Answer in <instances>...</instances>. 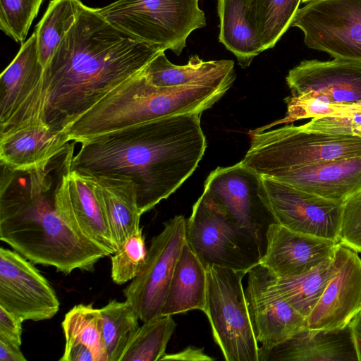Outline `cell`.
Here are the masks:
<instances>
[{
	"label": "cell",
	"instance_id": "obj_1",
	"mask_svg": "<svg viewBox=\"0 0 361 361\" xmlns=\"http://www.w3.org/2000/svg\"><path fill=\"white\" fill-rule=\"evenodd\" d=\"M161 51L84 4L44 68L45 123L63 132L111 91L142 73Z\"/></svg>",
	"mask_w": 361,
	"mask_h": 361
},
{
	"label": "cell",
	"instance_id": "obj_2",
	"mask_svg": "<svg viewBox=\"0 0 361 361\" xmlns=\"http://www.w3.org/2000/svg\"><path fill=\"white\" fill-rule=\"evenodd\" d=\"M201 114L164 117L80 143L68 168L132 180L142 215L168 198L197 167L207 147Z\"/></svg>",
	"mask_w": 361,
	"mask_h": 361
},
{
	"label": "cell",
	"instance_id": "obj_3",
	"mask_svg": "<svg viewBox=\"0 0 361 361\" xmlns=\"http://www.w3.org/2000/svg\"><path fill=\"white\" fill-rule=\"evenodd\" d=\"M48 166L18 171L1 165L0 238L33 264L66 275L92 271L108 255L57 214Z\"/></svg>",
	"mask_w": 361,
	"mask_h": 361
},
{
	"label": "cell",
	"instance_id": "obj_4",
	"mask_svg": "<svg viewBox=\"0 0 361 361\" xmlns=\"http://www.w3.org/2000/svg\"><path fill=\"white\" fill-rule=\"evenodd\" d=\"M228 90L198 85L159 87L150 84L140 73L75 119L68 131L72 140L82 143L164 117L202 114Z\"/></svg>",
	"mask_w": 361,
	"mask_h": 361
},
{
	"label": "cell",
	"instance_id": "obj_5",
	"mask_svg": "<svg viewBox=\"0 0 361 361\" xmlns=\"http://www.w3.org/2000/svg\"><path fill=\"white\" fill-rule=\"evenodd\" d=\"M250 134V145L240 162L270 178L324 161L361 156V137L310 130L302 126L255 129Z\"/></svg>",
	"mask_w": 361,
	"mask_h": 361
},
{
	"label": "cell",
	"instance_id": "obj_6",
	"mask_svg": "<svg viewBox=\"0 0 361 361\" xmlns=\"http://www.w3.org/2000/svg\"><path fill=\"white\" fill-rule=\"evenodd\" d=\"M200 0H117L97 12L110 24L165 51L180 55L194 30L206 26Z\"/></svg>",
	"mask_w": 361,
	"mask_h": 361
},
{
	"label": "cell",
	"instance_id": "obj_7",
	"mask_svg": "<svg viewBox=\"0 0 361 361\" xmlns=\"http://www.w3.org/2000/svg\"><path fill=\"white\" fill-rule=\"evenodd\" d=\"M207 315L214 341L226 361H259V347L248 310L245 272L207 266Z\"/></svg>",
	"mask_w": 361,
	"mask_h": 361
},
{
	"label": "cell",
	"instance_id": "obj_8",
	"mask_svg": "<svg viewBox=\"0 0 361 361\" xmlns=\"http://www.w3.org/2000/svg\"><path fill=\"white\" fill-rule=\"evenodd\" d=\"M185 239L203 264L247 272L264 249L203 192L186 220Z\"/></svg>",
	"mask_w": 361,
	"mask_h": 361
},
{
	"label": "cell",
	"instance_id": "obj_9",
	"mask_svg": "<svg viewBox=\"0 0 361 361\" xmlns=\"http://www.w3.org/2000/svg\"><path fill=\"white\" fill-rule=\"evenodd\" d=\"M290 27L310 49L361 63V0H319L299 8Z\"/></svg>",
	"mask_w": 361,
	"mask_h": 361
},
{
	"label": "cell",
	"instance_id": "obj_10",
	"mask_svg": "<svg viewBox=\"0 0 361 361\" xmlns=\"http://www.w3.org/2000/svg\"><path fill=\"white\" fill-rule=\"evenodd\" d=\"M43 72L34 32L21 44L0 76V135L27 126L47 125Z\"/></svg>",
	"mask_w": 361,
	"mask_h": 361
},
{
	"label": "cell",
	"instance_id": "obj_11",
	"mask_svg": "<svg viewBox=\"0 0 361 361\" xmlns=\"http://www.w3.org/2000/svg\"><path fill=\"white\" fill-rule=\"evenodd\" d=\"M204 192L265 248V234L275 222L262 176L239 163L217 167L204 182Z\"/></svg>",
	"mask_w": 361,
	"mask_h": 361
},
{
	"label": "cell",
	"instance_id": "obj_12",
	"mask_svg": "<svg viewBox=\"0 0 361 361\" xmlns=\"http://www.w3.org/2000/svg\"><path fill=\"white\" fill-rule=\"evenodd\" d=\"M186 219L176 215L151 240L145 262L124 289L126 300L146 322L161 316V309L181 248L185 242Z\"/></svg>",
	"mask_w": 361,
	"mask_h": 361
},
{
	"label": "cell",
	"instance_id": "obj_13",
	"mask_svg": "<svg viewBox=\"0 0 361 361\" xmlns=\"http://www.w3.org/2000/svg\"><path fill=\"white\" fill-rule=\"evenodd\" d=\"M0 306L23 321L51 319L60 302L39 270L15 250L0 248Z\"/></svg>",
	"mask_w": 361,
	"mask_h": 361
},
{
	"label": "cell",
	"instance_id": "obj_14",
	"mask_svg": "<svg viewBox=\"0 0 361 361\" xmlns=\"http://www.w3.org/2000/svg\"><path fill=\"white\" fill-rule=\"evenodd\" d=\"M275 222L338 243L342 204L262 176Z\"/></svg>",
	"mask_w": 361,
	"mask_h": 361
},
{
	"label": "cell",
	"instance_id": "obj_15",
	"mask_svg": "<svg viewBox=\"0 0 361 361\" xmlns=\"http://www.w3.org/2000/svg\"><path fill=\"white\" fill-rule=\"evenodd\" d=\"M73 145L65 157L64 173L54 191V207L59 216L78 234L113 255L117 247L94 192L90 176L68 168Z\"/></svg>",
	"mask_w": 361,
	"mask_h": 361
},
{
	"label": "cell",
	"instance_id": "obj_16",
	"mask_svg": "<svg viewBox=\"0 0 361 361\" xmlns=\"http://www.w3.org/2000/svg\"><path fill=\"white\" fill-rule=\"evenodd\" d=\"M245 289L257 340L268 349L307 328L301 315L274 290L267 269L257 264L247 272Z\"/></svg>",
	"mask_w": 361,
	"mask_h": 361
},
{
	"label": "cell",
	"instance_id": "obj_17",
	"mask_svg": "<svg viewBox=\"0 0 361 361\" xmlns=\"http://www.w3.org/2000/svg\"><path fill=\"white\" fill-rule=\"evenodd\" d=\"M334 259L337 271L307 318L310 330L342 328L361 310V259L339 243Z\"/></svg>",
	"mask_w": 361,
	"mask_h": 361
},
{
	"label": "cell",
	"instance_id": "obj_18",
	"mask_svg": "<svg viewBox=\"0 0 361 361\" xmlns=\"http://www.w3.org/2000/svg\"><path fill=\"white\" fill-rule=\"evenodd\" d=\"M338 243L273 222L266 231L265 248L259 264L276 278L295 277L332 258Z\"/></svg>",
	"mask_w": 361,
	"mask_h": 361
},
{
	"label": "cell",
	"instance_id": "obj_19",
	"mask_svg": "<svg viewBox=\"0 0 361 361\" xmlns=\"http://www.w3.org/2000/svg\"><path fill=\"white\" fill-rule=\"evenodd\" d=\"M286 80L292 95L314 92L342 104H361V63L334 59L304 60Z\"/></svg>",
	"mask_w": 361,
	"mask_h": 361
},
{
	"label": "cell",
	"instance_id": "obj_20",
	"mask_svg": "<svg viewBox=\"0 0 361 361\" xmlns=\"http://www.w3.org/2000/svg\"><path fill=\"white\" fill-rule=\"evenodd\" d=\"M358 361L350 323L342 328L298 332L276 345L259 348V361Z\"/></svg>",
	"mask_w": 361,
	"mask_h": 361
},
{
	"label": "cell",
	"instance_id": "obj_21",
	"mask_svg": "<svg viewBox=\"0 0 361 361\" xmlns=\"http://www.w3.org/2000/svg\"><path fill=\"white\" fill-rule=\"evenodd\" d=\"M272 179L343 204L361 190V156L319 162L279 173Z\"/></svg>",
	"mask_w": 361,
	"mask_h": 361
},
{
	"label": "cell",
	"instance_id": "obj_22",
	"mask_svg": "<svg viewBox=\"0 0 361 361\" xmlns=\"http://www.w3.org/2000/svg\"><path fill=\"white\" fill-rule=\"evenodd\" d=\"M66 133L48 125L27 126L0 135V164L13 171L47 167L69 146Z\"/></svg>",
	"mask_w": 361,
	"mask_h": 361
},
{
	"label": "cell",
	"instance_id": "obj_23",
	"mask_svg": "<svg viewBox=\"0 0 361 361\" xmlns=\"http://www.w3.org/2000/svg\"><path fill=\"white\" fill-rule=\"evenodd\" d=\"M156 87L198 85L230 89L235 79L233 60L203 61L192 55L185 65L172 63L164 51L159 52L142 72Z\"/></svg>",
	"mask_w": 361,
	"mask_h": 361
},
{
	"label": "cell",
	"instance_id": "obj_24",
	"mask_svg": "<svg viewBox=\"0 0 361 361\" xmlns=\"http://www.w3.org/2000/svg\"><path fill=\"white\" fill-rule=\"evenodd\" d=\"M89 176L118 250L140 228L135 185L125 177Z\"/></svg>",
	"mask_w": 361,
	"mask_h": 361
},
{
	"label": "cell",
	"instance_id": "obj_25",
	"mask_svg": "<svg viewBox=\"0 0 361 361\" xmlns=\"http://www.w3.org/2000/svg\"><path fill=\"white\" fill-rule=\"evenodd\" d=\"M219 40L243 68L264 51L258 35L255 0H218Z\"/></svg>",
	"mask_w": 361,
	"mask_h": 361
},
{
	"label": "cell",
	"instance_id": "obj_26",
	"mask_svg": "<svg viewBox=\"0 0 361 361\" xmlns=\"http://www.w3.org/2000/svg\"><path fill=\"white\" fill-rule=\"evenodd\" d=\"M207 268L185 239L169 286L161 316L206 308Z\"/></svg>",
	"mask_w": 361,
	"mask_h": 361
},
{
	"label": "cell",
	"instance_id": "obj_27",
	"mask_svg": "<svg viewBox=\"0 0 361 361\" xmlns=\"http://www.w3.org/2000/svg\"><path fill=\"white\" fill-rule=\"evenodd\" d=\"M336 271L334 256L295 277L278 279L269 273V282L289 305L307 318Z\"/></svg>",
	"mask_w": 361,
	"mask_h": 361
},
{
	"label": "cell",
	"instance_id": "obj_28",
	"mask_svg": "<svg viewBox=\"0 0 361 361\" xmlns=\"http://www.w3.org/2000/svg\"><path fill=\"white\" fill-rule=\"evenodd\" d=\"M84 4L81 0H51L36 25L39 61L44 68L67 32L75 23Z\"/></svg>",
	"mask_w": 361,
	"mask_h": 361
},
{
	"label": "cell",
	"instance_id": "obj_29",
	"mask_svg": "<svg viewBox=\"0 0 361 361\" xmlns=\"http://www.w3.org/2000/svg\"><path fill=\"white\" fill-rule=\"evenodd\" d=\"M61 326L65 346H85L92 351L96 361H109L99 309L94 308L92 304L76 305L65 314Z\"/></svg>",
	"mask_w": 361,
	"mask_h": 361
},
{
	"label": "cell",
	"instance_id": "obj_30",
	"mask_svg": "<svg viewBox=\"0 0 361 361\" xmlns=\"http://www.w3.org/2000/svg\"><path fill=\"white\" fill-rule=\"evenodd\" d=\"M176 326L171 315L143 322L126 345L119 361L161 360Z\"/></svg>",
	"mask_w": 361,
	"mask_h": 361
},
{
	"label": "cell",
	"instance_id": "obj_31",
	"mask_svg": "<svg viewBox=\"0 0 361 361\" xmlns=\"http://www.w3.org/2000/svg\"><path fill=\"white\" fill-rule=\"evenodd\" d=\"M102 334L109 361H119L126 345L139 327L138 315L128 301L115 299L99 309Z\"/></svg>",
	"mask_w": 361,
	"mask_h": 361
},
{
	"label": "cell",
	"instance_id": "obj_32",
	"mask_svg": "<svg viewBox=\"0 0 361 361\" xmlns=\"http://www.w3.org/2000/svg\"><path fill=\"white\" fill-rule=\"evenodd\" d=\"M264 51L274 47L290 27L302 0H255Z\"/></svg>",
	"mask_w": 361,
	"mask_h": 361
},
{
	"label": "cell",
	"instance_id": "obj_33",
	"mask_svg": "<svg viewBox=\"0 0 361 361\" xmlns=\"http://www.w3.org/2000/svg\"><path fill=\"white\" fill-rule=\"evenodd\" d=\"M147 252L140 227L111 257V277L114 283L122 285L135 279L144 266Z\"/></svg>",
	"mask_w": 361,
	"mask_h": 361
},
{
	"label": "cell",
	"instance_id": "obj_34",
	"mask_svg": "<svg viewBox=\"0 0 361 361\" xmlns=\"http://www.w3.org/2000/svg\"><path fill=\"white\" fill-rule=\"evenodd\" d=\"M44 0H0V28L23 43Z\"/></svg>",
	"mask_w": 361,
	"mask_h": 361
},
{
	"label": "cell",
	"instance_id": "obj_35",
	"mask_svg": "<svg viewBox=\"0 0 361 361\" xmlns=\"http://www.w3.org/2000/svg\"><path fill=\"white\" fill-rule=\"evenodd\" d=\"M301 126L310 130L361 137V105L332 116L312 118Z\"/></svg>",
	"mask_w": 361,
	"mask_h": 361
},
{
	"label": "cell",
	"instance_id": "obj_36",
	"mask_svg": "<svg viewBox=\"0 0 361 361\" xmlns=\"http://www.w3.org/2000/svg\"><path fill=\"white\" fill-rule=\"evenodd\" d=\"M338 243L361 252V190L342 204Z\"/></svg>",
	"mask_w": 361,
	"mask_h": 361
},
{
	"label": "cell",
	"instance_id": "obj_37",
	"mask_svg": "<svg viewBox=\"0 0 361 361\" xmlns=\"http://www.w3.org/2000/svg\"><path fill=\"white\" fill-rule=\"evenodd\" d=\"M23 322L22 319L0 306V338L21 345Z\"/></svg>",
	"mask_w": 361,
	"mask_h": 361
},
{
	"label": "cell",
	"instance_id": "obj_38",
	"mask_svg": "<svg viewBox=\"0 0 361 361\" xmlns=\"http://www.w3.org/2000/svg\"><path fill=\"white\" fill-rule=\"evenodd\" d=\"M161 360L213 361L214 358L205 354L202 348L190 345L176 353H166Z\"/></svg>",
	"mask_w": 361,
	"mask_h": 361
},
{
	"label": "cell",
	"instance_id": "obj_39",
	"mask_svg": "<svg viewBox=\"0 0 361 361\" xmlns=\"http://www.w3.org/2000/svg\"><path fill=\"white\" fill-rule=\"evenodd\" d=\"M20 347L13 342L0 338V361H26Z\"/></svg>",
	"mask_w": 361,
	"mask_h": 361
},
{
	"label": "cell",
	"instance_id": "obj_40",
	"mask_svg": "<svg viewBox=\"0 0 361 361\" xmlns=\"http://www.w3.org/2000/svg\"><path fill=\"white\" fill-rule=\"evenodd\" d=\"M358 361H361V310L355 315L350 322Z\"/></svg>",
	"mask_w": 361,
	"mask_h": 361
},
{
	"label": "cell",
	"instance_id": "obj_41",
	"mask_svg": "<svg viewBox=\"0 0 361 361\" xmlns=\"http://www.w3.org/2000/svg\"><path fill=\"white\" fill-rule=\"evenodd\" d=\"M315 1H319V0H302V3H310V2Z\"/></svg>",
	"mask_w": 361,
	"mask_h": 361
}]
</instances>
